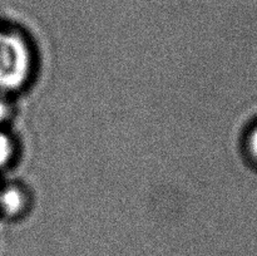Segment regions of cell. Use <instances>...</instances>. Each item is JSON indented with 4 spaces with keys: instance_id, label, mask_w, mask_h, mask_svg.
<instances>
[{
    "instance_id": "cell-6",
    "label": "cell",
    "mask_w": 257,
    "mask_h": 256,
    "mask_svg": "<svg viewBox=\"0 0 257 256\" xmlns=\"http://www.w3.org/2000/svg\"><path fill=\"white\" fill-rule=\"evenodd\" d=\"M2 35H3V30H0V38H2Z\"/></svg>"
},
{
    "instance_id": "cell-1",
    "label": "cell",
    "mask_w": 257,
    "mask_h": 256,
    "mask_svg": "<svg viewBox=\"0 0 257 256\" xmlns=\"http://www.w3.org/2000/svg\"><path fill=\"white\" fill-rule=\"evenodd\" d=\"M32 49L17 32H3L0 38V92L19 90L32 73Z\"/></svg>"
},
{
    "instance_id": "cell-4",
    "label": "cell",
    "mask_w": 257,
    "mask_h": 256,
    "mask_svg": "<svg viewBox=\"0 0 257 256\" xmlns=\"http://www.w3.org/2000/svg\"><path fill=\"white\" fill-rule=\"evenodd\" d=\"M248 150H250L252 157L257 161V127L253 128L252 132L250 133V137H248Z\"/></svg>"
},
{
    "instance_id": "cell-5",
    "label": "cell",
    "mask_w": 257,
    "mask_h": 256,
    "mask_svg": "<svg viewBox=\"0 0 257 256\" xmlns=\"http://www.w3.org/2000/svg\"><path fill=\"white\" fill-rule=\"evenodd\" d=\"M8 115H9V105H8L7 100L0 95V123L4 122Z\"/></svg>"
},
{
    "instance_id": "cell-2",
    "label": "cell",
    "mask_w": 257,
    "mask_h": 256,
    "mask_svg": "<svg viewBox=\"0 0 257 256\" xmlns=\"http://www.w3.org/2000/svg\"><path fill=\"white\" fill-rule=\"evenodd\" d=\"M27 195L17 186H8L0 191V210L8 217L20 215L27 206Z\"/></svg>"
},
{
    "instance_id": "cell-3",
    "label": "cell",
    "mask_w": 257,
    "mask_h": 256,
    "mask_svg": "<svg viewBox=\"0 0 257 256\" xmlns=\"http://www.w3.org/2000/svg\"><path fill=\"white\" fill-rule=\"evenodd\" d=\"M14 155V143L5 132L0 131V168L5 167Z\"/></svg>"
}]
</instances>
